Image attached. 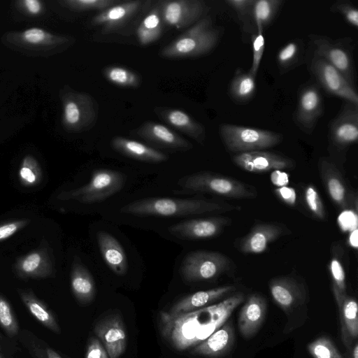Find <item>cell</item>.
<instances>
[{"instance_id":"cell-24","label":"cell","mask_w":358,"mask_h":358,"mask_svg":"<svg viewBox=\"0 0 358 358\" xmlns=\"http://www.w3.org/2000/svg\"><path fill=\"white\" fill-rule=\"evenodd\" d=\"M267 303L257 293L250 294L243 305L238 318V328L244 338L253 337L262 327L266 315Z\"/></svg>"},{"instance_id":"cell-27","label":"cell","mask_w":358,"mask_h":358,"mask_svg":"<svg viewBox=\"0 0 358 358\" xmlns=\"http://www.w3.org/2000/svg\"><path fill=\"white\" fill-rule=\"evenodd\" d=\"M155 113L173 128L187 135L202 144L206 138L204 126L183 110L171 108L157 107Z\"/></svg>"},{"instance_id":"cell-41","label":"cell","mask_w":358,"mask_h":358,"mask_svg":"<svg viewBox=\"0 0 358 358\" xmlns=\"http://www.w3.org/2000/svg\"><path fill=\"white\" fill-rule=\"evenodd\" d=\"M307 350L313 358H344L331 339L325 336L308 343Z\"/></svg>"},{"instance_id":"cell-30","label":"cell","mask_w":358,"mask_h":358,"mask_svg":"<svg viewBox=\"0 0 358 358\" xmlns=\"http://www.w3.org/2000/svg\"><path fill=\"white\" fill-rule=\"evenodd\" d=\"M113 148L128 157L150 163H161L168 159L164 153L137 141L122 136L111 141Z\"/></svg>"},{"instance_id":"cell-20","label":"cell","mask_w":358,"mask_h":358,"mask_svg":"<svg viewBox=\"0 0 358 358\" xmlns=\"http://www.w3.org/2000/svg\"><path fill=\"white\" fill-rule=\"evenodd\" d=\"M143 1H121L94 16L92 24L101 26L103 31H114L129 22L145 6Z\"/></svg>"},{"instance_id":"cell-17","label":"cell","mask_w":358,"mask_h":358,"mask_svg":"<svg viewBox=\"0 0 358 358\" xmlns=\"http://www.w3.org/2000/svg\"><path fill=\"white\" fill-rule=\"evenodd\" d=\"M231 220L224 217L195 218L181 221L169 227V233L182 240H201L217 236Z\"/></svg>"},{"instance_id":"cell-52","label":"cell","mask_w":358,"mask_h":358,"mask_svg":"<svg viewBox=\"0 0 358 358\" xmlns=\"http://www.w3.org/2000/svg\"><path fill=\"white\" fill-rule=\"evenodd\" d=\"M271 179L274 185L283 187L288 182V175L280 170H275L272 172Z\"/></svg>"},{"instance_id":"cell-14","label":"cell","mask_w":358,"mask_h":358,"mask_svg":"<svg viewBox=\"0 0 358 358\" xmlns=\"http://www.w3.org/2000/svg\"><path fill=\"white\" fill-rule=\"evenodd\" d=\"M298 103L293 119L306 134H311L323 113L322 97L319 85L308 82L299 91Z\"/></svg>"},{"instance_id":"cell-15","label":"cell","mask_w":358,"mask_h":358,"mask_svg":"<svg viewBox=\"0 0 358 358\" xmlns=\"http://www.w3.org/2000/svg\"><path fill=\"white\" fill-rule=\"evenodd\" d=\"M358 140V106L345 101L336 116L329 122V146L338 150L347 149Z\"/></svg>"},{"instance_id":"cell-49","label":"cell","mask_w":358,"mask_h":358,"mask_svg":"<svg viewBox=\"0 0 358 358\" xmlns=\"http://www.w3.org/2000/svg\"><path fill=\"white\" fill-rule=\"evenodd\" d=\"M30 220H10L0 224V242L8 239L30 223Z\"/></svg>"},{"instance_id":"cell-2","label":"cell","mask_w":358,"mask_h":358,"mask_svg":"<svg viewBox=\"0 0 358 358\" xmlns=\"http://www.w3.org/2000/svg\"><path fill=\"white\" fill-rule=\"evenodd\" d=\"M236 209H240V207L213 199L149 197L124 205L120 212L141 217H182Z\"/></svg>"},{"instance_id":"cell-29","label":"cell","mask_w":358,"mask_h":358,"mask_svg":"<svg viewBox=\"0 0 358 358\" xmlns=\"http://www.w3.org/2000/svg\"><path fill=\"white\" fill-rule=\"evenodd\" d=\"M96 238L100 253L106 265L115 274L125 275L128 269V261L118 240L105 231H99Z\"/></svg>"},{"instance_id":"cell-21","label":"cell","mask_w":358,"mask_h":358,"mask_svg":"<svg viewBox=\"0 0 358 358\" xmlns=\"http://www.w3.org/2000/svg\"><path fill=\"white\" fill-rule=\"evenodd\" d=\"M147 142L171 150L187 151L192 144L166 126L152 121L145 122L133 131Z\"/></svg>"},{"instance_id":"cell-5","label":"cell","mask_w":358,"mask_h":358,"mask_svg":"<svg viewBox=\"0 0 358 358\" xmlns=\"http://www.w3.org/2000/svg\"><path fill=\"white\" fill-rule=\"evenodd\" d=\"M73 41L71 36L55 34L40 27L8 31L1 37L8 48L33 57L52 56L67 48Z\"/></svg>"},{"instance_id":"cell-53","label":"cell","mask_w":358,"mask_h":358,"mask_svg":"<svg viewBox=\"0 0 358 358\" xmlns=\"http://www.w3.org/2000/svg\"><path fill=\"white\" fill-rule=\"evenodd\" d=\"M349 358H358V343L356 341L348 350Z\"/></svg>"},{"instance_id":"cell-3","label":"cell","mask_w":358,"mask_h":358,"mask_svg":"<svg viewBox=\"0 0 358 358\" xmlns=\"http://www.w3.org/2000/svg\"><path fill=\"white\" fill-rule=\"evenodd\" d=\"M220 38V31L213 26L211 17L205 16L162 48L160 56L169 59L201 57L212 51Z\"/></svg>"},{"instance_id":"cell-32","label":"cell","mask_w":358,"mask_h":358,"mask_svg":"<svg viewBox=\"0 0 358 358\" xmlns=\"http://www.w3.org/2000/svg\"><path fill=\"white\" fill-rule=\"evenodd\" d=\"M17 292L27 310L42 325L55 334H61V329L53 313L31 289H18Z\"/></svg>"},{"instance_id":"cell-28","label":"cell","mask_w":358,"mask_h":358,"mask_svg":"<svg viewBox=\"0 0 358 358\" xmlns=\"http://www.w3.org/2000/svg\"><path fill=\"white\" fill-rule=\"evenodd\" d=\"M236 289V286L228 285L199 291L180 299L167 312L171 314H178L202 308L229 295Z\"/></svg>"},{"instance_id":"cell-31","label":"cell","mask_w":358,"mask_h":358,"mask_svg":"<svg viewBox=\"0 0 358 358\" xmlns=\"http://www.w3.org/2000/svg\"><path fill=\"white\" fill-rule=\"evenodd\" d=\"M71 287L77 301L83 305L91 303L95 296L93 277L89 270L77 260L73 262L71 267Z\"/></svg>"},{"instance_id":"cell-48","label":"cell","mask_w":358,"mask_h":358,"mask_svg":"<svg viewBox=\"0 0 358 358\" xmlns=\"http://www.w3.org/2000/svg\"><path fill=\"white\" fill-rule=\"evenodd\" d=\"M15 3L19 10L29 17H37L45 10L44 3L39 0H19Z\"/></svg>"},{"instance_id":"cell-26","label":"cell","mask_w":358,"mask_h":358,"mask_svg":"<svg viewBox=\"0 0 358 358\" xmlns=\"http://www.w3.org/2000/svg\"><path fill=\"white\" fill-rule=\"evenodd\" d=\"M320 172L324 185L334 203L342 210L350 208L352 202V195L336 165L323 158L320 161Z\"/></svg>"},{"instance_id":"cell-47","label":"cell","mask_w":358,"mask_h":358,"mask_svg":"<svg viewBox=\"0 0 358 358\" xmlns=\"http://www.w3.org/2000/svg\"><path fill=\"white\" fill-rule=\"evenodd\" d=\"M329 267L332 279V292L346 293L345 275L342 264L336 257H334Z\"/></svg>"},{"instance_id":"cell-13","label":"cell","mask_w":358,"mask_h":358,"mask_svg":"<svg viewBox=\"0 0 358 358\" xmlns=\"http://www.w3.org/2000/svg\"><path fill=\"white\" fill-rule=\"evenodd\" d=\"M163 23L177 29L192 26L205 17L208 6L202 0L159 1Z\"/></svg>"},{"instance_id":"cell-36","label":"cell","mask_w":358,"mask_h":358,"mask_svg":"<svg viewBox=\"0 0 358 358\" xmlns=\"http://www.w3.org/2000/svg\"><path fill=\"white\" fill-rule=\"evenodd\" d=\"M282 0H254L253 18L257 33L263 34L275 18L282 6Z\"/></svg>"},{"instance_id":"cell-43","label":"cell","mask_w":358,"mask_h":358,"mask_svg":"<svg viewBox=\"0 0 358 358\" xmlns=\"http://www.w3.org/2000/svg\"><path fill=\"white\" fill-rule=\"evenodd\" d=\"M0 326L10 337L17 336L19 327L9 303L0 295Z\"/></svg>"},{"instance_id":"cell-37","label":"cell","mask_w":358,"mask_h":358,"mask_svg":"<svg viewBox=\"0 0 358 358\" xmlns=\"http://www.w3.org/2000/svg\"><path fill=\"white\" fill-rule=\"evenodd\" d=\"M102 74L108 82L119 87L137 88L141 84V76L124 66H108L102 70Z\"/></svg>"},{"instance_id":"cell-33","label":"cell","mask_w":358,"mask_h":358,"mask_svg":"<svg viewBox=\"0 0 358 358\" xmlns=\"http://www.w3.org/2000/svg\"><path fill=\"white\" fill-rule=\"evenodd\" d=\"M159 4L153 7L141 20L136 31L137 39L142 45L157 41L162 34L163 22Z\"/></svg>"},{"instance_id":"cell-45","label":"cell","mask_w":358,"mask_h":358,"mask_svg":"<svg viewBox=\"0 0 358 358\" xmlns=\"http://www.w3.org/2000/svg\"><path fill=\"white\" fill-rule=\"evenodd\" d=\"M306 203L313 215L320 220L326 218V212L323 202L318 192L313 185H308L304 192Z\"/></svg>"},{"instance_id":"cell-50","label":"cell","mask_w":358,"mask_h":358,"mask_svg":"<svg viewBox=\"0 0 358 358\" xmlns=\"http://www.w3.org/2000/svg\"><path fill=\"white\" fill-rule=\"evenodd\" d=\"M85 358H109V356L101 341L92 336L87 343Z\"/></svg>"},{"instance_id":"cell-7","label":"cell","mask_w":358,"mask_h":358,"mask_svg":"<svg viewBox=\"0 0 358 358\" xmlns=\"http://www.w3.org/2000/svg\"><path fill=\"white\" fill-rule=\"evenodd\" d=\"M59 97L62 104V124L66 131L82 132L94 126L99 106L92 96L66 85L60 90Z\"/></svg>"},{"instance_id":"cell-16","label":"cell","mask_w":358,"mask_h":358,"mask_svg":"<svg viewBox=\"0 0 358 358\" xmlns=\"http://www.w3.org/2000/svg\"><path fill=\"white\" fill-rule=\"evenodd\" d=\"M97 338L105 348L109 358H119L127 348L124 324L119 313L113 312L99 319L94 327Z\"/></svg>"},{"instance_id":"cell-54","label":"cell","mask_w":358,"mask_h":358,"mask_svg":"<svg viewBox=\"0 0 358 358\" xmlns=\"http://www.w3.org/2000/svg\"><path fill=\"white\" fill-rule=\"evenodd\" d=\"M350 243L352 247H357V229H355L352 230L350 236Z\"/></svg>"},{"instance_id":"cell-10","label":"cell","mask_w":358,"mask_h":358,"mask_svg":"<svg viewBox=\"0 0 358 358\" xmlns=\"http://www.w3.org/2000/svg\"><path fill=\"white\" fill-rule=\"evenodd\" d=\"M231 261L224 254L208 250H196L187 254L179 272L186 282H196L215 279L228 271Z\"/></svg>"},{"instance_id":"cell-42","label":"cell","mask_w":358,"mask_h":358,"mask_svg":"<svg viewBox=\"0 0 358 358\" xmlns=\"http://www.w3.org/2000/svg\"><path fill=\"white\" fill-rule=\"evenodd\" d=\"M118 0H62L58 1L62 6L74 11L103 10L120 3Z\"/></svg>"},{"instance_id":"cell-1","label":"cell","mask_w":358,"mask_h":358,"mask_svg":"<svg viewBox=\"0 0 358 358\" xmlns=\"http://www.w3.org/2000/svg\"><path fill=\"white\" fill-rule=\"evenodd\" d=\"M244 299L242 292H237L217 304L190 312L171 314L161 311L159 314L160 334L177 350L194 348L220 328L230 312Z\"/></svg>"},{"instance_id":"cell-9","label":"cell","mask_w":358,"mask_h":358,"mask_svg":"<svg viewBox=\"0 0 358 358\" xmlns=\"http://www.w3.org/2000/svg\"><path fill=\"white\" fill-rule=\"evenodd\" d=\"M219 133L225 147L236 154L270 148L283 138L280 133L230 124H222Z\"/></svg>"},{"instance_id":"cell-55","label":"cell","mask_w":358,"mask_h":358,"mask_svg":"<svg viewBox=\"0 0 358 358\" xmlns=\"http://www.w3.org/2000/svg\"><path fill=\"white\" fill-rule=\"evenodd\" d=\"M0 358H4L0 352Z\"/></svg>"},{"instance_id":"cell-51","label":"cell","mask_w":358,"mask_h":358,"mask_svg":"<svg viewBox=\"0 0 358 358\" xmlns=\"http://www.w3.org/2000/svg\"><path fill=\"white\" fill-rule=\"evenodd\" d=\"M274 192L278 198L287 204L294 206L296 203V194L293 188L283 186L276 188Z\"/></svg>"},{"instance_id":"cell-34","label":"cell","mask_w":358,"mask_h":358,"mask_svg":"<svg viewBox=\"0 0 358 358\" xmlns=\"http://www.w3.org/2000/svg\"><path fill=\"white\" fill-rule=\"evenodd\" d=\"M256 76L250 71L238 69L232 78L229 86L230 97L236 103H246L254 96L256 91Z\"/></svg>"},{"instance_id":"cell-22","label":"cell","mask_w":358,"mask_h":358,"mask_svg":"<svg viewBox=\"0 0 358 358\" xmlns=\"http://www.w3.org/2000/svg\"><path fill=\"white\" fill-rule=\"evenodd\" d=\"M290 234L284 225L276 223H258L238 243L239 250L246 254L264 252L269 243L279 237Z\"/></svg>"},{"instance_id":"cell-39","label":"cell","mask_w":358,"mask_h":358,"mask_svg":"<svg viewBox=\"0 0 358 358\" xmlns=\"http://www.w3.org/2000/svg\"><path fill=\"white\" fill-rule=\"evenodd\" d=\"M225 3L236 13L243 33L251 36L257 33L253 18L254 0H227Z\"/></svg>"},{"instance_id":"cell-23","label":"cell","mask_w":358,"mask_h":358,"mask_svg":"<svg viewBox=\"0 0 358 358\" xmlns=\"http://www.w3.org/2000/svg\"><path fill=\"white\" fill-rule=\"evenodd\" d=\"M235 334L231 321L224 322L201 343L192 348L190 353L209 358L227 355L235 344Z\"/></svg>"},{"instance_id":"cell-6","label":"cell","mask_w":358,"mask_h":358,"mask_svg":"<svg viewBox=\"0 0 358 358\" xmlns=\"http://www.w3.org/2000/svg\"><path fill=\"white\" fill-rule=\"evenodd\" d=\"M178 185L180 193H207L229 199L250 198L257 195L251 185L225 176L199 172L180 178Z\"/></svg>"},{"instance_id":"cell-12","label":"cell","mask_w":358,"mask_h":358,"mask_svg":"<svg viewBox=\"0 0 358 358\" xmlns=\"http://www.w3.org/2000/svg\"><path fill=\"white\" fill-rule=\"evenodd\" d=\"M308 37L314 48L313 51L338 69L355 85V63L352 47L348 38L335 41L327 36L315 34H310Z\"/></svg>"},{"instance_id":"cell-25","label":"cell","mask_w":358,"mask_h":358,"mask_svg":"<svg viewBox=\"0 0 358 358\" xmlns=\"http://www.w3.org/2000/svg\"><path fill=\"white\" fill-rule=\"evenodd\" d=\"M338 307L341 338L342 342L348 350L357 341L358 336V306L355 298L347 293L333 292Z\"/></svg>"},{"instance_id":"cell-11","label":"cell","mask_w":358,"mask_h":358,"mask_svg":"<svg viewBox=\"0 0 358 358\" xmlns=\"http://www.w3.org/2000/svg\"><path fill=\"white\" fill-rule=\"evenodd\" d=\"M308 69L316 79L317 84L329 94L358 106V94L355 86L338 69L314 51Z\"/></svg>"},{"instance_id":"cell-46","label":"cell","mask_w":358,"mask_h":358,"mask_svg":"<svg viewBox=\"0 0 358 358\" xmlns=\"http://www.w3.org/2000/svg\"><path fill=\"white\" fill-rule=\"evenodd\" d=\"M251 41L252 60L249 71L253 76H256L259 68L265 48V39L263 34L257 32L255 34L251 36Z\"/></svg>"},{"instance_id":"cell-44","label":"cell","mask_w":358,"mask_h":358,"mask_svg":"<svg viewBox=\"0 0 358 358\" xmlns=\"http://www.w3.org/2000/svg\"><path fill=\"white\" fill-rule=\"evenodd\" d=\"M332 13L341 14L352 27H358V10L350 1L339 0L334 2L330 8Z\"/></svg>"},{"instance_id":"cell-40","label":"cell","mask_w":358,"mask_h":358,"mask_svg":"<svg viewBox=\"0 0 358 358\" xmlns=\"http://www.w3.org/2000/svg\"><path fill=\"white\" fill-rule=\"evenodd\" d=\"M19 178L24 186L38 185L42 178V170L38 161L31 155L22 159L19 169Z\"/></svg>"},{"instance_id":"cell-35","label":"cell","mask_w":358,"mask_h":358,"mask_svg":"<svg viewBox=\"0 0 358 358\" xmlns=\"http://www.w3.org/2000/svg\"><path fill=\"white\" fill-rule=\"evenodd\" d=\"M304 45L302 40H292L282 47L276 57L280 73H286L297 67L304 57Z\"/></svg>"},{"instance_id":"cell-4","label":"cell","mask_w":358,"mask_h":358,"mask_svg":"<svg viewBox=\"0 0 358 358\" xmlns=\"http://www.w3.org/2000/svg\"><path fill=\"white\" fill-rule=\"evenodd\" d=\"M271 295L287 317L286 330L292 331L303 324L307 317L308 292L302 280L291 275L270 280Z\"/></svg>"},{"instance_id":"cell-8","label":"cell","mask_w":358,"mask_h":358,"mask_svg":"<svg viewBox=\"0 0 358 358\" xmlns=\"http://www.w3.org/2000/svg\"><path fill=\"white\" fill-rule=\"evenodd\" d=\"M125 182L126 177L122 173L108 169H99L92 173L87 184L64 191L57 197L59 199L73 200L83 203L101 202L120 192Z\"/></svg>"},{"instance_id":"cell-19","label":"cell","mask_w":358,"mask_h":358,"mask_svg":"<svg viewBox=\"0 0 358 358\" xmlns=\"http://www.w3.org/2000/svg\"><path fill=\"white\" fill-rule=\"evenodd\" d=\"M232 161L241 169L252 173L282 171L294 166V162L292 159L264 150L236 154Z\"/></svg>"},{"instance_id":"cell-38","label":"cell","mask_w":358,"mask_h":358,"mask_svg":"<svg viewBox=\"0 0 358 358\" xmlns=\"http://www.w3.org/2000/svg\"><path fill=\"white\" fill-rule=\"evenodd\" d=\"M17 336L21 343L34 358H62L45 341L28 330L19 331Z\"/></svg>"},{"instance_id":"cell-18","label":"cell","mask_w":358,"mask_h":358,"mask_svg":"<svg viewBox=\"0 0 358 358\" xmlns=\"http://www.w3.org/2000/svg\"><path fill=\"white\" fill-rule=\"evenodd\" d=\"M36 250L17 259L15 265L16 274L22 278H47L55 275V262L52 250L43 240Z\"/></svg>"}]
</instances>
